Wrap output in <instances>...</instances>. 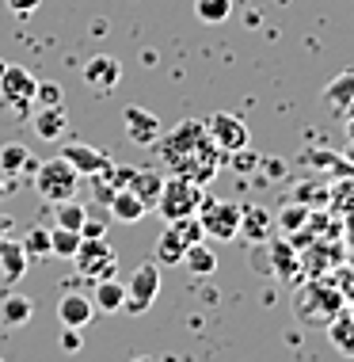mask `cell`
<instances>
[{
  "instance_id": "cell-18",
  "label": "cell",
  "mask_w": 354,
  "mask_h": 362,
  "mask_svg": "<svg viewBox=\"0 0 354 362\" xmlns=\"http://www.w3.org/2000/svg\"><path fill=\"white\" fill-rule=\"evenodd\" d=\"M35 313V301L23 298V293H8L4 301H0V325L4 328H23L27 320H31Z\"/></svg>"
},
{
  "instance_id": "cell-15",
  "label": "cell",
  "mask_w": 354,
  "mask_h": 362,
  "mask_svg": "<svg viewBox=\"0 0 354 362\" xmlns=\"http://www.w3.org/2000/svg\"><path fill=\"white\" fill-rule=\"evenodd\" d=\"M187 248H191V240H187L183 233L168 221V225H164V233L156 237V263H168V267H175V263H183Z\"/></svg>"
},
{
  "instance_id": "cell-20",
  "label": "cell",
  "mask_w": 354,
  "mask_h": 362,
  "mask_svg": "<svg viewBox=\"0 0 354 362\" xmlns=\"http://www.w3.org/2000/svg\"><path fill=\"white\" fill-rule=\"evenodd\" d=\"M126 187H130L137 199H141L145 206L153 210V206H156V199H160V191H164V175H160V172H134Z\"/></svg>"
},
{
  "instance_id": "cell-16",
  "label": "cell",
  "mask_w": 354,
  "mask_h": 362,
  "mask_svg": "<svg viewBox=\"0 0 354 362\" xmlns=\"http://www.w3.org/2000/svg\"><path fill=\"white\" fill-rule=\"evenodd\" d=\"M35 168H38V160L27 153V145H19V141L0 145V175L4 180H16V172H35Z\"/></svg>"
},
{
  "instance_id": "cell-10",
  "label": "cell",
  "mask_w": 354,
  "mask_h": 362,
  "mask_svg": "<svg viewBox=\"0 0 354 362\" xmlns=\"http://www.w3.org/2000/svg\"><path fill=\"white\" fill-rule=\"evenodd\" d=\"M61 156H65V160L73 164L81 175H100V172H107V168L114 164L103 149H95V145H88V141H65V145H61Z\"/></svg>"
},
{
  "instance_id": "cell-23",
  "label": "cell",
  "mask_w": 354,
  "mask_h": 362,
  "mask_svg": "<svg viewBox=\"0 0 354 362\" xmlns=\"http://www.w3.org/2000/svg\"><path fill=\"white\" fill-rule=\"evenodd\" d=\"M92 301H95V309H103V313H122L126 286H122V282H114V279H100V282H95Z\"/></svg>"
},
{
  "instance_id": "cell-22",
  "label": "cell",
  "mask_w": 354,
  "mask_h": 362,
  "mask_svg": "<svg viewBox=\"0 0 354 362\" xmlns=\"http://www.w3.org/2000/svg\"><path fill=\"white\" fill-rule=\"evenodd\" d=\"M328 339L339 355H347V358L354 355V317L350 313H339V317L328 320Z\"/></svg>"
},
{
  "instance_id": "cell-9",
  "label": "cell",
  "mask_w": 354,
  "mask_h": 362,
  "mask_svg": "<svg viewBox=\"0 0 354 362\" xmlns=\"http://www.w3.org/2000/svg\"><path fill=\"white\" fill-rule=\"evenodd\" d=\"M122 126H126V138L134 145H156L164 134L160 119L149 111V107H126L122 111Z\"/></svg>"
},
{
  "instance_id": "cell-7",
  "label": "cell",
  "mask_w": 354,
  "mask_h": 362,
  "mask_svg": "<svg viewBox=\"0 0 354 362\" xmlns=\"http://www.w3.org/2000/svg\"><path fill=\"white\" fill-rule=\"evenodd\" d=\"M160 293V263H137V271L126 282V313H149Z\"/></svg>"
},
{
  "instance_id": "cell-5",
  "label": "cell",
  "mask_w": 354,
  "mask_h": 362,
  "mask_svg": "<svg viewBox=\"0 0 354 362\" xmlns=\"http://www.w3.org/2000/svg\"><path fill=\"white\" fill-rule=\"evenodd\" d=\"M199 221H202L206 237H213V240H236V237H240L244 206H236V202H221V199H202Z\"/></svg>"
},
{
  "instance_id": "cell-25",
  "label": "cell",
  "mask_w": 354,
  "mask_h": 362,
  "mask_svg": "<svg viewBox=\"0 0 354 362\" xmlns=\"http://www.w3.org/2000/svg\"><path fill=\"white\" fill-rule=\"evenodd\" d=\"M267 252H271V259H274V275H278V279H290L293 271H297V256H293L290 240H271Z\"/></svg>"
},
{
  "instance_id": "cell-8",
  "label": "cell",
  "mask_w": 354,
  "mask_h": 362,
  "mask_svg": "<svg viewBox=\"0 0 354 362\" xmlns=\"http://www.w3.org/2000/svg\"><path fill=\"white\" fill-rule=\"evenodd\" d=\"M35 84L38 81L23 69V65H4V73H0V100L27 115L35 107Z\"/></svg>"
},
{
  "instance_id": "cell-37",
  "label": "cell",
  "mask_w": 354,
  "mask_h": 362,
  "mask_svg": "<svg viewBox=\"0 0 354 362\" xmlns=\"http://www.w3.org/2000/svg\"><path fill=\"white\" fill-rule=\"evenodd\" d=\"M0 73H4V62H0Z\"/></svg>"
},
{
  "instance_id": "cell-21",
  "label": "cell",
  "mask_w": 354,
  "mask_h": 362,
  "mask_svg": "<svg viewBox=\"0 0 354 362\" xmlns=\"http://www.w3.org/2000/svg\"><path fill=\"white\" fill-rule=\"evenodd\" d=\"M350 100H354V69L336 76V81L328 84V92H324V103H328L336 115H347L350 111Z\"/></svg>"
},
{
  "instance_id": "cell-35",
  "label": "cell",
  "mask_w": 354,
  "mask_h": 362,
  "mask_svg": "<svg viewBox=\"0 0 354 362\" xmlns=\"http://www.w3.org/2000/svg\"><path fill=\"white\" fill-rule=\"evenodd\" d=\"M12 229H16V221L8 218V214H0V240H4V237H12Z\"/></svg>"
},
{
  "instance_id": "cell-12",
  "label": "cell",
  "mask_w": 354,
  "mask_h": 362,
  "mask_svg": "<svg viewBox=\"0 0 354 362\" xmlns=\"http://www.w3.org/2000/svg\"><path fill=\"white\" fill-rule=\"evenodd\" d=\"M92 317H95L92 298H84V293H61V301H57V320H61V328H88Z\"/></svg>"
},
{
  "instance_id": "cell-32",
  "label": "cell",
  "mask_w": 354,
  "mask_h": 362,
  "mask_svg": "<svg viewBox=\"0 0 354 362\" xmlns=\"http://www.w3.org/2000/svg\"><path fill=\"white\" fill-rule=\"evenodd\" d=\"M38 4H42V0H8V8H12L16 16H31Z\"/></svg>"
},
{
  "instance_id": "cell-33",
  "label": "cell",
  "mask_w": 354,
  "mask_h": 362,
  "mask_svg": "<svg viewBox=\"0 0 354 362\" xmlns=\"http://www.w3.org/2000/svg\"><path fill=\"white\" fill-rule=\"evenodd\" d=\"M103 233H107V225H103V221L84 218V225H81V237H103Z\"/></svg>"
},
{
  "instance_id": "cell-14",
  "label": "cell",
  "mask_w": 354,
  "mask_h": 362,
  "mask_svg": "<svg viewBox=\"0 0 354 362\" xmlns=\"http://www.w3.org/2000/svg\"><path fill=\"white\" fill-rule=\"evenodd\" d=\"M107 206H111V218L122 221V225H137L145 214H149V206H145V202L137 199L130 187H114L111 199H107Z\"/></svg>"
},
{
  "instance_id": "cell-28",
  "label": "cell",
  "mask_w": 354,
  "mask_h": 362,
  "mask_svg": "<svg viewBox=\"0 0 354 362\" xmlns=\"http://www.w3.org/2000/svg\"><path fill=\"white\" fill-rule=\"evenodd\" d=\"M23 252H27L31 259H46V256H50V233H46L42 225H35V229H27Z\"/></svg>"
},
{
  "instance_id": "cell-36",
  "label": "cell",
  "mask_w": 354,
  "mask_h": 362,
  "mask_svg": "<svg viewBox=\"0 0 354 362\" xmlns=\"http://www.w3.org/2000/svg\"><path fill=\"white\" fill-rule=\"evenodd\" d=\"M4 194H8V183H4V175H0V202H4Z\"/></svg>"
},
{
  "instance_id": "cell-11",
  "label": "cell",
  "mask_w": 354,
  "mask_h": 362,
  "mask_svg": "<svg viewBox=\"0 0 354 362\" xmlns=\"http://www.w3.org/2000/svg\"><path fill=\"white\" fill-rule=\"evenodd\" d=\"M122 81V62L114 54H95L84 62V84L95 88V92H111Z\"/></svg>"
},
{
  "instance_id": "cell-26",
  "label": "cell",
  "mask_w": 354,
  "mask_h": 362,
  "mask_svg": "<svg viewBox=\"0 0 354 362\" xmlns=\"http://www.w3.org/2000/svg\"><path fill=\"white\" fill-rule=\"evenodd\" d=\"M194 16H199L202 23L218 27L232 16V0H194Z\"/></svg>"
},
{
  "instance_id": "cell-31",
  "label": "cell",
  "mask_w": 354,
  "mask_h": 362,
  "mask_svg": "<svg viewBox=\"0 0 354 362\" xmlns=\"http://www.w3.org/2000/svg\"><path fill=\"white\" fill-rule=\"evenodd\" d=\"M305 218H309V210H301V206H286L278 221H282V229H297V225H301Z\"/></svg>"
},
{
  "instance_id": "cell-30",
  "label": "cell",
  "mask_w": 354,
  "mask_h": 362,
  "mask_svg": "<svg viewBox=\"0 0 354 362\" xmlns=\"http://www.w3.org/2000/svg\"><path fill=\"white\" fill-rule=\"evenodd\" d=\"M81 347H84L81 328H65L61 332V351H65V355H73V351H81Z\"/></svg>"
},
{
  "instance_id": "cell-13",
  "label": "cell",
  "mask_w": 354,
  "mask_h": 362,
  "mask_svg": "<svg viewBox=\"0 0 354 362\" xmlns=\"http://www.w3.org/2000/svg\"><path fill=\"white\" fill-rule=\"evenodd\" d=\"M27 263H31V256L23 252V240H12V237L0 240V279H4L8 286L27 275Z\"/></svg>"
},
{
  "instance_id": "cell-19",
  "label": "cell",
  "mask_w": 354,
  "mask_h": 362,
  "mask_svg": "<svg viewBox=\"0 0 354 362\" xmlns=\"http://www.w3.org/2000/svg\"><path fill=\"white\" fill-rule=\"evenodd\" d=\"M183 267L191 271V275H199V279H210L213 271H218V256H213L210 244L194 240L191 248H187V256H183Z\"/></svg>"
},
{
  "instance_id": "cell-17",
  "label": "cell",
  "mask_w": 354,
  "mask_h": 362,
  "mask_svg": "<svg viewBox=\"0 0 354 362\" xmlns=\"http://www.w3.org/2000/svg\"><path fill=\"white\" fill-rule=\"evenodd\" d=\"M31 122H35V134H38V138H46V141H57L65 134V126H69L61 103H57V107H38Z\"/></svg>"
},
{
  "instance_id": "cell-6",
  "label": "cell",
  "mask_w": 354,
  "mask_h": 362,
  "mask_svg": "<svg viewBox=\"0 0 354 362\" xmlns=\"http://www.w3.org/2000/svg\"><path fill=\"white\" fill-rule=\"evenodd\" d=\"M202 126H206V134H210V141L221 149V156H232V153L248 149V141H252V134H248V126H244V119H240V115H232V111L210 115Z\"/></svg>"
},
{
  "instance_id": "cell-24",
  "label": "cell",
  "mask_w": 354,
  "mask_h": 362,
  "mask_svg": "<svg viewBox=\"0 0 354 362\" xmlns=\"http://www.w3.org/2000/svg\"><path fill=\"white\" fill-rule=\"evenodd\" d=\"M76 248H81V233L54 225V229H50V256H57V259H73Z\"/></svg>"
},
{
  "instance_id": "cell-4",
  "label": "cell",
  "mask_w": 354,
  "mask_h": 362,
  "mask_svg": "<svg viewBox=\"0 0 354 362\" xmlns=\"http://www.w3.org/2000/svg\"><path fill=\"white\" fill-rule=\"evenodd\" d=\"M73 259H76V275L88 282L114 279V271H118V256L103 237H81V248H76Z\"/></svg>"
},
{
  "instance_id": "cell-2",
  "label": "cell",
  "mask_w": 354,
  "mask_h": 362,
  "mask_svg": "<svg viewBox=\"0 0 354 362\" xmlns=\"http://www.w3.org/2000/svg\"><path fill=\"white\" fill-rule=\"evenodd\" d=\"M81 183H84V175L76 172L61 153L50 156V160H42L35 168V187H38V194H42L50 206H54V202H65V199H76Z\"/></svg>"
},
{
  "instance_id": "cell-3",
  "label": "cell",
  "mask_w": 354,
  "mask_h": 362,
  "mask_svg": "<svg viewBox=\"0 0 354 362\" xmlns=\"http://www.w3.org/2000/svg\"><path fill=\"white\" fill-rule=\"evenodd\" d=\"M206 199L202 183L187 180V175H164V191L160 199H156V214H160L164 221H179V218H191V214H199Z\"/></svg>"
},
{
  "instance_id": "cell-34",
  "label": "cell",
  "mask_w": 354,
  "mask_h": 362,
  "mask_svg": "<svg viewBox=\"0 0 354 362\" xmlns=\"http://www.w3.org/2000/svg\"><path fill=\"white\" fill-rule=\"evenodd\" d=\"M232 164H236L240 172H252V168H255V156H252L248 149H240V153H232Z\"/></svg>"
},
{
  "instance_id": "cell-27",
  "label": "cell",
  "mask_w": 354,
  "mask_h": 362,
  "mask_svg": "<svg viewBox=\"0 0 354 362\" xmlns=\"http://www.w3.org/2000/svg\"><path fill=\"white\" fill-rule=\"evenodd\" d=\"M84 218H88V210L81 206V202H73V199L54 202V225H61V229H76V233H81Z\"/></svg>"
},
{
  "instance_id": "cell-1",
  "label": "cell",
  "mask_w": 354,
  "mask_h": 362,
  "mask_svg": "<svg viewBox=\"0 0 354 362\" xmlns=\"http://www.w3.org/2000/svg\"><path fill=\"white\" fill-rule=\"evenodd\" d=\"M160 160L168 164V172L175 175H187V180H194V183H210L213 175L221 172V149L210 141V134H206V126L199 119H187L179 122L175 130H168V138L160 134Z\"/></svg>"
},
{
  "instance_id": "cell-29",
  "label": "cell",
  "mask_w": 354,
  "mask_h": 362,
  "mask_svg": "<svg viewBox=\"0 0 354 362\" xmlns=\"http://www.w3.org/2000/svg\"><path fill=\"white\" fill-rule=\"evenodd\" d=\"M61 103V84L57 81H38L35 84V107H57Z\"/></svg>"
}]
</instances>
